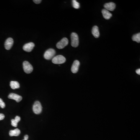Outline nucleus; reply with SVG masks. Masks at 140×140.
<instances>
[{
    "instance_id": "10",
    "label": "nucleus",
    "mask_w": 140,
    "mask_h": 140,
    "mask_svg": "<svg viewBox=\"0 0 140 140\" xmlns=\"http://www.w3.org/2000/svg\"><path fill=\"white\" fill-rule=\"evenodd\" d=\"M9 98L11 99L14 100L17 102H19L22 100V97L20 95L14 93H11L8 95Z\"/></svg>"
},
{
    "instance_id": "19",
    "label": "nucleus",
    "mask_w": 140,
    "mask_h": 140,
    "mask_svg": "<svg viewBox=\"0 0 140 140\" xmlns=\"http://www.w3.org/2000/svg\"><path fill=\"white\" fill-rule=\"evenodd\" d=\"M5 106V103L1 98H0V107L3 109Z\"/></svg>"
},
{
    "instance_id": "25",
    "label": "nucleus",
    "mask_w": 140,
    "mask_h": 140,
    "mask_svg": "<svg viewBox=\"0 0 140 140\" xmlns=\"http://www.w3.org/2000/svg\"></svg>"
},
{
    "instance_id": "15",
    "label": "nucleus",
    "mask_w": 140,
    "mask_h": 140,
    "mask_svg": "<svg viewBox=\"0 0 140 140\" xmlns=\"http://www.w3.org/2000/svg\"><path fill=\"white\" fill-rule=\"evenodd\" d=\"M10 86L12 89L15 90V89H18L20 87V84L18 82L16 81H11L10 83Z\"/></svg>"
},
{
    "instance_id": "8",
    "label": "nucleus",
    "mask_w": 140,
    "mask_h": 140,
    "mask_svg": "<svg viewBox=\"0 0 140 140\" xmlns=\"http://www.w3.org/2000/svg\"><path fill=\"white\" fill-rule=\"evenodd\" d=\"M14 44V41L12 38H9L7 39L4 44L5 49L10 50L13 46Z\"/></svg>"
},
{
    "instance_id": "23",
    "label": "nucleus",
    "mask_w": 140,
    "mask_h": 140,
    "mask_svg": "<svg viewBox=\"0 0 140 140\" xmlns=\"http://www.w3.org/2000/svg\"><path fill=\"white\" fill-rule=\"evenodd\" d=\"M136 73L137 74H139L140 75V69H137V70H136Z\"/></svg>"
},
{
    "instance_id": "2",
    "label": "nucleus",
    "mask_w": 140,
    "mask_h": 140,
    "mask_svg": "<svg viewBox=\"0 0 140 140\" xmlns=\"http://www.w3.org/2000/svg\"><path fill=\"white\" fill-rule=\"evenodd\" d=\"M56 54L55 50L51 48L47 50L44 54V59L46 60H49L52 59Z\"/></svg>"
},
{
    "instance_id": "3",
    "label": "nucleus",
    "mask_w": 140,
    "mask_h": 140,
    "mask_svg": "<svg viewBox=\"0 0 140 140\" xmlns=\"http://www.w3.org/2000/svg\"><path fill=\"white\" fill-rule=\"evenodd\" d=\"M66 59L63 56L59 55L54 57L52 59V62L54 64H60L65 63L66 62Z\"/></svg>"
},
{
    "instance_id": "22",
    "label": "nucleus",
    "mask_w": 140,
    "mask_h": 140,
    "mask_svg": "<svg viewBox=\"0 0 140 140\" xmlns=\"http://www.w3.org/2000/svg\"><path fill=\"white\" fill-rule=\"evenodd\" d=\"M5 118V116L3 114H0V121L3 120Z\"/></svg>"
},
{
    "instance_id": "9",
    "label": "nucleus",
    "mask_w": 140,
    "mask_h": 140,
    "mask_svg": "<svg viewBox=\"0 0 140 140\" xmlns=\"http://www.w3.org/2000/svg\"><path fill=\"white\" fill-rule=\"evenodd\" d=\"M35 44L33 43H29L25 44L23 46V50L25 51H26L27 52H30L33 49V48L34 47Z\"/></svg>"
},
{
    "instance_id": "6",
    "label": "nucleus",
    "mask_w": 140,
    "mask_h": 140,
    "mask_svg": "<svg viewBox=\"0 0 140 140\" xmlns=\"http://www.w3.org/2000/svg\"><path fill=\"white\" fill-rule=\"evenodd\" d=\"M68 43L69 41L68 39H67V38H64L60 41L57 43L56 46L57 48L59 49H62L67 46V45H68Z\"/></svg>"
},
{
    "instance_id": "11",
    "label": "nucleus",
    "mask_w": 140,
    "mask_h": 140,
    "mask_svg": "<svg viewBox=\"0 0 140 140\" xmlns=\"http://www.w3.org/2000/svg\"><path fill=\"white\" fill-rule=\"evenodd\" d=\"M116 4L113 2L107 3L104 5V7L105 9L108 11H113L116 8Z\"/></svg>"
},
{
    "instance_id": "17",
    "label": "nucleus",
    "mask_w": 140,
    "mask_h": 140,
    "mask_svg": "<svg viewBox=\"0 0 140 140\" xmlns=\"http://www.w3.org/2000/svg\"><path fill=\"white\" fill-rule=\"evenodd\" d=\"M72 6L74 8L76 9H78L80 8V4L79 3L77 2V1L75 0H73L72 1Z\"/></svg>"
},
{
    "instance_id": "7",
    "label": "nucleus",
    "mask_w": 140,
    "mask_h": 140,
    "mask_svg": "<svg viewBox=\"0 0 140 140\" xmlns=\"http://www.w3.org/2000/svg\"><path fill=\"white\" fill-rule=\"evenodd\" d=\"M80 66V62L77 60L74 61L71 67V71L73 73H76L78 71Z\"/></svg>"
},
{
    "instance_id": "21",
    "label": "nucleus",
    "mask_w": 140,
    "mask_h": 140,
    "mask_svg": "<svg viewBox=\"0 0 140 140\" xmlns=\"http://www.w3.org/2000/svg\"><path fill=\"white\" fill-rule=\"evenodd\" d=\"M15 120H16L18 123L19 122V121H20L21 118L19 116H16L15 118Z\"/></svg>"
},
{
    "instance_id": "16",
    "label": "nucleus",
    "mask_w": 140,
    "mask_h": 140,
    "mask_svg": "<svg viewBox=\"0 0 140 140\" xmlns=\"http://www.w3.org/2000/svg\"><path fill=\"white\" fill-rule=\"evenodd\" d=\"M132 40L134 41H135L137 42V43H140V33H137L133 35V36L132 37Z\"/></svg>"
},
{
    "instance_id": "4",
    "label": "nucleus",
    "mask_w": 140,
    "mask_h": 140,
    "mask_svg": "<svg viewBox=\"0 0 140 140\" xmlns=\"http://www.w3.org/2000/svg\"><path fill=\"white\" fill-rule=\"evenodd\" d=\"M33 111L36 114H40L42 112V106L39 102L37 101L35 102L33 106Z\"/></svg>"
},
{
    "instance_id": "18",
    "label": "nucleus",
    "mask_w": 140,
    "mask_h": 140,
    "mask_svg": "<svg viewBox=\"0 0 140 140\" xmlns=\"http://www.w3.org/2000/svg\"><path fill=\"white\" fill-rule=\"evenodd\" d=\"M11 125L14 127H16L18 125V122L15 119H12L11 120Z\"/></svg>"
},
{
    "instance_id": "14",
    "label": "nucleus",
    "mask_w": 140,
    "mask_h": 140,
    "mask_svg": "<svg viewBox=\"0 0 140 140\" xmlns=\"http://www.w3.org/2000/svg\"><path fill=\"white\" fill-rule=\"evenodd\" d=\"M20 134V131L19 129H15V130L10 131L9 135L11 137L12 136H18Z\"/></svg>"
},
{
    "instance_id": "1",
    "label": "nucleus",
    "mask_w": 140,
    "mask_h": 140,
    "mask_svg": "<svg viewBox=\"0 0 140 140\" xmlns=\"http://www.w3.org/2000/svg\"><path fill=\"white\" fill-rule=\"evenodd\" d=\"M71 46L74 48L78 46L79 39L78 35L76 33L73 32L71 34Z\"/></svg>"
},
{
    "instance_id": "20",
    "label": "nucleus",
    "mask_w": 140,
    "mask_h": 140,
    "mask_svg": "<svg viewBox=\"0 0 140 140\" xmlns=\"http://www.w3.org/2000/svg\"><path fill=\"white\" fill-rule=\"evenodd\" d=\"M33 1L36 4H39L42 2V0H33Z\"/></svg>"
},
{
    "instance_id": "12",
    "label": "nucleus",
    "mask_w": 140,
    "mask_h": 140,
    "mask_svg": "<svg viewBox=\"0 0 140 140\" xmlns=\"http://www.w3.org/2000/svg\"><path fill=\"white\" fill-rule=\"evenodd\" d=\"M102 14L103 18L106 20L110 19L112 16V14L106 9H103L102 11Z\"/></svg>"
},
{
    "instance_id": "13",
    "label": "nucleus",
    "mask_w": 140,
    "mask_h": 140,
    "mask_svg": "<svg viewBox=\"0 0 140 140\" xmlns=\"http://www.w3.org/2000/svg\"><path fill=\"white\" fill-rule=\"evenodd\" d=\"M92 34L95 38H98L99 37L100 32L98 29V27L97 26H94L92 29Z\"/></svg>"
},
{
    "instance_id": "24",
    "label": "nucleus",
    "mask_w": 140,
    "mask_h": 140,
    "mask_svg": "<svg viewBox=\"0 0 140 140\" xmlns=\"http://www.w3.org/2000/svg\"><path fill=\"white\" fill-rule=\"evenodd\" d=\"M28 135H25L24 137V139L25 140H28Z\"/></svg>"
},
{
    "instance_id": "5",
    "label": "nucleus",
    "mask_w": 140,
    "mask_h": 140,
    "mask_svg": "<svg viewBox=\"0 0 140 140\" xmlns=\"http://www.w3.org/2000/svg\"><path fill=\"white\" fill-rule=\"evenodd\" d=\"M23 68L24 72L27 74L31 73L33 70L32 66L26 61L23 62Z\"/></svg>"
}]
</instances>
